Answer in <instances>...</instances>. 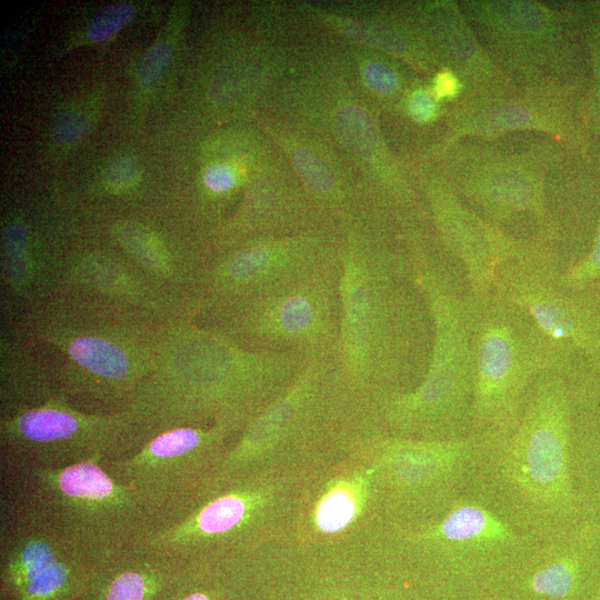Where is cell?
Masks as SVG:
<instances>
[{"label": "cell", "instance_id": "30bf717a", "mask_svg": "<svg viewBox=\"0 0 600 600\" xmlns=\"http://www.w3.org/2000/svg\"><path fill=\"white\" fill-rule=\"evenodd\" d=\"M472 299L473 401L471 431L491 438L516 428L526 393L549 370L574 358L554 344L522 309L493 292Z\"/></svg>", "mask_w": 600, "mask_h": 600}, {"label": "cell", "instance_id": "ac0fdd59", "mask_svg": "<svg viewBox=\"0 0 600 600\" xmlns=\"http://www.w3.org/2000/svg\"><path fill=\"white\" fill-rule=\"evenodd\" d=\"M4 583L17 600H61L93 579L96 567L44 523L17 506L1 526Z\"/></svg>", "mask_w": 600, "mask_h": 600}, {"label": "cell", "instance_id": "7402d4cb", "mask_svg": "<svg viewBox=\"0 0 600 600\" xmlns=\"http://www.w3.org/2000/svg\"><path fill=\"white\" fill-rule=\"evenodd\" d=\"M480 174L466 176L459 190L477 202L492 221L506 220L518 212H531L549 240L552 228L543 206L541 180L523 166L484 168Z\"/></svg>", "mask_w": 600, "mask_h": 600}, {"label": "cell", "instance_id": "836d02e7", "mask_svg": "<svg viewBox=\"0 0 600 600\" xmlns=\"http://www.w3.org/2000/svg\"><path fill=\"white\" fill-rule=\"evenodd\" d=\"M461 90L462 81L453 70L443 69L434 77L432 92L437 99H452Z\"/></svg>", "mask_w": 600, "mask_h": 600}, {"label": "cell", "instance_id": "ffe728a7", "mask_svg": "<svg viewBox=\"0 0 600 600\" xmlns=\"http://www.w3.org/2000/svg\"><path fill=\"white\" fill-rule=\"evenodd\" d=\"M429 202L443 247L464 268L471 297L492 292L498 267L527 253L536 243L507 236L467 208L451 189H430Z\"/></svg>", "mask_w": 600, "mask_h": 600}, {"label": "cell", "instance_id": "9a60e30c", "mask_svg": "<svg viewBox=\"0 0 600 600\" xmlns=\"http://www.w3.org/2000/svg\"><path fill=\"white\" fill-rule=\"evenodd\" d=\"M502 262L492 292L526 311L560 349L574 358L600 354V288L574 291L561 283L562 267L546 242Z\"/></svg>", "mask_w": 600, "mask_h": 600}, {"label": "cell", "instance_id": "d6986e66", "mask_svg": "<svg viewBox=\"0 0 600 600\" xmlns=\"http://www.w3.org/2000/svg\"><path fill=\"white\" fill-rule=\"evenodd\" d=\"M600 591V527L591 521L540 540L497 594L510 600H594Z\"/></svg>", "mask_w": 600, "mask_h": 600}, {"label": "cell", "instance_id": "1f68e13d", "mask_svg": "<svg viewBox=\"0 0 600 600\" xmlns=\"http://www.w3.org/2000/svg\"><path fill=\"white\" fill-rule=\"evenodd\" d=\"M437 98L428 90H417L411 93L408 100V111L411 118L421 123L433 120L439 111Z\"/></svg>", "mask_w": 600, "mask_h": 600}, {"label": "cell", "instance_id": "7c38bea8", "mask_svg": "<svg viewBox=\"0 0 600 600\" xmlns=\"http://www.w3.org/2000/svg\"><path fill=\"white\" fill-rule=\"evenodd\" d=\"M338 256L283 287L200 307L207 327L258 351L334 356L340 334Z\"/></svg>", "mask_w": 600, "mask_h": 600}, {"label": "cell", "instance_id": "cb8c5ba5", "mask_svg": "<svg viewBox=\"0 0 600 600\" xmlns=\"http://www.w3.org/2000/svg\"><path fill=\"white\" fill-rule=\"evenodd\" d=\"M340 136L356 151L368 156L376 146V132L370 117L358 106H346L336 114Z\"/></svg>", "mask_w": 600, "mask_h": 600}, {"label": "cell", "instance_id": "9c48e42d", "mask_svg": "<svg viewBox=\"0 0 600 600\" xmlns=\"http://www.w3.org/2000/svg\"><path fill=\"white\" fill-rule=\"evenodd\" d=\"M298 490L264 471L219 479L186 519L134 543L181 561L239 558L290 537Z\"/></svg>", "mask_w": 600, "mask_h": 600}, {"label": "cell", "instance_id": "8d00e7d4", "mask_svg": "<svg viewBox=\"0 0 600 600\" xmlns=\"http://www.w3.org/2000/svg\"><path fill=\"white\" fill-rule=\"evenodd\" d=\"M594 600H600V591H599V593H598V596L596 597Z\"/></svg>", "mask_w": 600, "mask_h": 600}, {"label": "cell", "instance_id": "8992f818", "mask_svg": "<svg viewBox=\"0 0 600 600\" xmlns=\"http://www.w3.org/2000/svg\"><path fill=\"white\" fill-rule=\"evenodd\" d=\"M368 421L334 356L310 357L296 380L231 444L218 479L267 471L268 459L326 456L349 449Z\"/></svg>", "mask_w": 600, "mask_h": 600}, {"label": "cell", "instance_id": "d6a6232c", "mask_svg": "<svg viewBox=\"0 0 600 600\" xmlns=\"http://www.w3.org/2000/svg\"><path fill=\"white\" fill-rule=\"evenodd\" d=\"M203 183L212 193L224 194L236 186L237 178L228 166L214 164L204 172Z\"/></svg>", "mask_w": 600, "mask_h": 600}, {"label": "cell", "instance_id": "d590c367", "mask_svg": "<svg viewBox=\"0 0 600 600\" xmlns=\"http://www.w3.org/2000/svg\"><path fill=\"white\" fill-rule=\"evenodd\" d=\"M463 600H510L503 596L493 593V594H486L482 597L471 598V599H463Z\"/></svg>", "mask_w": 600, "mask_h": 600}, {"label": "cell", "instance_id": "ba28073f", "mask_svg": "<svg viewBox=\"0 0 600 600\" xmlns=\"http://www.w3.org/2000/svg\"><path fill=\"white\" fill-rule=\"evenodd\" d=\"M86 308L74 301L53 303L40 319L43 339L64 354L58 371L61 392L126 410L152 371L161 330H153L132 312L104 304Z\"/></svg>", "mask_w": 600, "mask_h": 600}, {"label": "cell", "instance_id": "f1b7e54d", "mask_svg": "<svg viewBox=\"0 0 600 600\" xmlns=\"http://www.w3.org/2000/svg\"><path fill=\"white\" fill-rule=\"evenodd\" d=\"M89 130V121L84 114L69 111L60 114L53 122L52 133L61 143H74L81 140Z\"/></svg>", "mask_w": 600, "mask_h": 600}, {"label": "cell", "instance_id": "7a4b0ae2", "mask_svg": "<svg viewBox=\"0 0 600 600\" xmlns=\"http://www.w3.org/2000/svg\"><path fill=\"white\" fill-rule=\"evenodd\" d=\"M308 357L258 351L207 326L162 330L150 374L126 409L141 443L181 426L227 424L239 433L296 380Z\"/></svg>", "mask_w": 600, "mask_h": 600}, {"label": "cell", "instance_id": "4316f807", "mask_svg": "<svg viewBox=\"0 0 600 600\" xmlns=\"http://www.w3.org/2000/svg\"><path fill=\"white\" fill-rule=\"evenodd\" d=\"M134 8L129 2H119L102 8L88 23L87 36L93 42L103 41L130 21Z\"/></svg>", "mask_w": 600, "mask_h": 600}, {"label": "cell", "instance_id": "e0dca14e", "mask_svg": "<svg viewBox=\"0 0 600 600\" xmlns=\"http://www.w3.org/2000/svg\"><path fill=\"white\" fill-rule=\"evenodd\" d=\"M364 460L299 487L290 539L332 544L373 536L388 521L377 466L360 442Z\"/></svg>", "mask_w": 600, "mask_h": 600}, {"label": "cell", "instance_id": "8fae6325", "mask_svg": "<svg viewBox=\"0 0 600 600\" xmlns=\"http://www.w3.org/2000/svg\"><path fill=\"white\" fill-rule=\"evenodd\" d=\"M239 434L221 423L181 426L104 461L110 474L134 493L147 523L143 536L178 523L202 503L216 486L230 440Z\"/></svg>", "mask_w": 600, "mask_h": 600}, {"label": "cell", "instance_id": "603a6c76", "mask_svg": "<svg viewBox=\"0 0 600 600\" xmlns=\"http://www.w3.org/2000/svg\"><path fill=\"white\" fill-rule=\"evenodd\" d=\"M292 160L302 181L320 204L331 212H347L348 203L338 189L336 178L320 159L304 149H297Z\"/></svg>", "mask_w": 600, "mask_h": 600}, {"label": "cell", "instance_id": "e575fe53", "mask_svg": "<svg viewBox=\"0 0 600 600\" xmlns=\"http://www.w3.org/2000/svg\"><path fill=\"white\" fill-rule=\"evenodd\" d=\"M171 600H211L210 596L201 590H191L186 593L180 592L176 599Z\"/></svg>", "mask_w": 600, "mask_h": 600}, {"label": "cell", "instance_id": "83f0119b", "mask_svg": "<svg viewBox=\"0 0 600 600\" xmlns=\"http://www.w3.org/2000/svg\"><path fill=\"white\" fill-rule=\"evenodd\" d=\"M172 49L167 42H158L141 57L138 64V80L142 88H151L167 70Z\"/></svg>", "mask_w": 600, "mask_h": 600}, {"label": "cell", "instance_id": "277c9868", "mask_svg": "<svg viewBox=\"0 0 600 600\" xmlns=\"http://www.w3.org/2000/svg\"><path fill=\"white\" fill-rule=\"evenodd\" d=\"M413 278L432 324L427 372L407 392L377 399L372 420L382 430L408 438L448 440L471 431L473 401L472 299L460 290L447 261L412 227L404 231Z\"/></svg>", "mask_w": 600, "mask_h": 600}, {"label": "cell", "instance_id": "6da1fadb", "mask_svg": "<svg viewBox=\"0 0 600 600\" xmlns=\"http://www.w3.org/2000/svg\"><path fill=\"white\" fill-rule=\"evenodd\" d=\"M338 237L340 334L336 353L351 393L367 408L413 390L431 354L432 324L407 250H397L356 219Z\"/></svg>", "mask_w": 600, "mask_h": 600}, {"label": "cell", "instance_id": "5b68a950", "mask_svg": "<svg viewBox=\"0 0 600 600\" xmlns=\"http://www.w3.org/2000/svg\"><path fill=\"white\" fill-rule=\"evenodd\" d=\"M379 538L389 567L441 600L497 593L540 541L472 487L433 518L387 521Z\"/></svg>", "mask_w": 600, "mask_h": 600}, {"label": "cell", "instance_id": "2e32d148", "mask_svg": "<svg viewBox=\"0 0 600 600\" xmlns=\"http://www.w3.org/2000/svg\"><path fill=\"white\" fill-rule=\"evenodd\" d=\"M337 256L338 238L319 228L293 234H262L200 271L198 309L292 283Z\"/></svg>", "mask_w": 600, "mask_h": 600}, {"label": "cell", "instance_id": "44dd1931", "mask_svg": "<svg viewBox=\"0 0 600 600\" xmlns=\"http://www.w3.org/2000/svg\"><path fill=\"white\" fill-rule=\"evenodd\" d=\"M567 378L573 481L584 519L600 527V354L579 357Z\"/></svg>", "mask_w": 600, "mask_h": 600}, {"label": "cell", "instance_id": "484cf974", "mask_svg": "<svg viewBox=\"0 0 600 600\" xmlns=\"http://www.w3.org/2000/svg\"><path fill=\"white\" fill-rule=\"evenodd\" d=\"M560 280L564 287L574 291L600 288V222L590 251L562 268Z\"/></svg>", "mask_w": 600, "mask_h": 600}, {"label": "cell", "instance_id": "3957f363", "mask_svg": "<svg viewBox=\"0 0 600 600\" xmlns=\"http://www.w3.org/2000/svg\"><path fill=\"white\" fill-rule=\"evenodd\" d=\"M567 372L540 373L512 432L489 437L470 487L542 540L586 521L571 469Z\"/></svg>", "mask_w": 600, "mask_h": 600}, {"label": "cell", "instance_id": "4fadbf2b", "mask_svg": "<svg viewBox=\"0 0 600 600\" xmlns=\"http://www.w3.org/2000/svg\"><path fill=\"white\" fill-rule=\"evenodd\" d=\"M488 439L426 440L370 427L362 443L378 469L387 520L411 524L444 511L472 483Z\"/></svg>", "mask_w": 600, "mask_h": 600}, {"label": "cell", "instance_id": "5bb4252c", "mask_svg": "<svg viewBox=\"0 0 600 600\" xmlns=\"http://www.w3.org/2000/svg\"><path fill=\"white\" fill-rule=\"evenodd\" d=\"M0 443L12 469L63 468L93 458L109 461L129 454L140 446V437L127 410L88 413L61 394L1 416Z\"/></svg>", "mask_w": 600, "mask_h": 600}, {"label": "cell", "instance_id": "52a82bcc", "mask_svg": "<svg viewBox=\"0 0 600 600\" xmlns=\"http://www.w3.org/2000/svg\"><path fill=\"white\" fill-rule=\"evenodd\" d=\"M104 461L12 469L10 503L44 523L96 568L147 530L134 493L110 474Z\"/></svg>", "mask_w": 600, "mask_h": 600}, {"label": "cell", "instance_id": "4dcf8cb0", "mask_svg": "<svg viewBox=\"0 0 600 600\" xmlns=\"http://www.w3.org/2000/svg\"><path fill=\"white\" fill-rule=\"evenodd\" d=\"M367 84L377 93L392 94L400 86L397 72L382 62H370L363 70Z\"/></svg>", "mask_w": 600, "mask_h": 600}, {"label": "cell", "instance_id": "f546056e", "mask_svg": "<svg viewBox=\"0 0 600 600\" xmlns=\"http://www.w3.org/2000/svg\"><path fill=\"white\" fill-rule=\"evenodd\" d=\"M104 180L112 191L128 190L139 180L138 166L130 158H118L106 168Z\"/></svg>", "mask_w": 600, "mask_h": 600}, {"label": "cell", "instance_id": "d4e9b609", "mask_svg": "<svg viewBox=\"0 0 600 600\" xmlns=\"http://www.w3.org/2000/svg\"><path fill=\"white\" fill-rule=\"evenodd\" d=\"M114 234L119 242L140 261L156 269H161L166 258L163 248L157 238L141 226L120 222Z\"/></svg>", "mask_w": 600, "mask_h": 600}]
</instances>
